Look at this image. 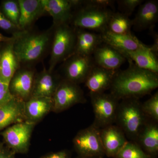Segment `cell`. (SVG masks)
Listing matches in <instances>:
<instances>
[{
	"label": "cell",
	"instance_id": "obj_1",
	"mask_svg": "<svg viewBox=\"0 0 158 158\" xmlns=\"http://www.w3.org/2000/svg\"><path fill=\"white\" fill-rule=\"evenodd\" d=\"M127 69L116 71L110 87V93L121 100L139 99L149 94L158 87V74L138 67L127 60Z\"/></svg>",
	"mask_w": 158,
	"mask_h": 158
},
{
	"label": "cell",
	"instance_id": "obj_2",
	"mask_svg": "<svg viewBox=\"0 0 158 158\" xmlns=\"http://www.w3.org/2000/svg\"><path fill=\"white\" fill-rule=\"evenodd\" d=\"M53 29L45 31L33 29L15 35L14 50L21 66H33L50 52Z\"/></svg>",
	"mask_w": 158,
	"mask_h": 158
},
{
	"label": "cell",
	"instance_id": "obj_3",
	"mask_svg": "<svg viewBox=\"0 0 158 158\" xmlns=\"http://www.w3.org/2000/svg\"><path fill=\"white\" fill-rule=\"evenodd\" d=\"M139 99L121 100L118 104L115 123L130 141H135L138 134L148 120L141 106Z\"/></svg>",
	"mask_w": 158,
	"mask_h": 158
},
{
	"label": "cell",
	"instance_id": "obj_4",
	"mask_svg": "<svg viewBox=\"0 0 158 158\" xmlns=\"http://www.w3.org/2000/svg\"><path fill=\"white\" fill-rule=\"evenodd\" d=\"M114 11L99 7L90 0L81 1L74 12L70 25L77 29L96 31L101 34L107 31L108 22Z\"/></svg>",
	"mask_w": 158,
	"mask_h": 158
},
{
	"label": "cell",
	"instance_id": "obj_5",
	"mask_svg": "<svg viewBox=\"0 0 158 158\" xmlns=\"http://www.w3.org/2000/svg\"><path fill=\"white\" fill-rule=\"evenodd\" d=\"M48 70L54 71L56 66L63 62L74 52L76 43V29L69 24L54 26Z\"/></svg>",
	"mask_w": 158,
	"mask_h": 158
},
{
	"label": "cell",
	"instance_id": "obj_6",
	"mask_svg": "<svg viewBox=\"0 0 158 158\" xmlns=\"http://www.w3.org/2000/svg\"><path fill=\"white\" fill-rule=\"evenodd\" d=\"M90 95L94 115V124L102 129L115 123L120 100L110 93H90Z\"/></svg>",
	"mask_w": 158,
	"mask_h": 158
},
{
	"label": "cell",
	"instance_id": "obj_7",
	"mask_svg": "<svg viewBox=\"0 0 158 158\" xmlns=\"http://www.w3.org/2000/svg\"><path fill=\"white\" fill-rule=\"evenodd\" d=\"M78 156L99 157L105 156L100 137V129L94 123L77 133L73 140Z\"/></svg>",
	"mask_w": 158,
	"mask_h": 158
},
{
	"label": "cell",
	"instance_id": "obj_8",
	"mask_svg": "<svg viewBox=\"0 0 158 158\" xmlns=\"http://www.w3.org/2000/svg\"><path fill=\"white\" fill-rule=\"evenodd\" d=\"M35 123L22 121L12 125L1 133L8 148L14 153H25Z\"/></svg>",
	"mask_w": 158,
	"mask_h": 158
},
{
	"label": "cell",
	"instance_id": "obj_9",
	"mask_svg": "<svg viewBox=\"0 0 158 158\" xmlns=\"http://www.w3.org/2000/svg\"><path fill=\"white\" fill-rule=\"evenodd\" d=\"M53 110L62 112L74 105L86 102L84 91L78 85L62 79L52 97Z\"/></svg>",
	"mask_w": 158,
	"mask_h": 158
},
{
	"label": "cell",
	"instance_id": "obj_10",
	"mask_svg": "<svg viewBox=\"0 0 158 158\" xmlns=\"http://www.w3.org/2000/svg\"><path fill=\"white\" fill-rule=\"evenodd\" d=\"M94 65L92 56L74 54L62 62L64 79L77 85L84 83Z\"/></svg>",
	"mask_w": 158,
	"mask_h": 158
},
{
	"label": "cell",
	"instance_id": "obj_11",
	"mask_svg": "<svg viewBox=\"0 0 158 158\" xmlns=\"http://www.w3.org/2000/svg\"><path fill=\"white\" fill-rule=\"evenodd\" d=\"M36 73L33 66H21L9 84L12 96L24 102L28 100L32 96Z\"/></svg>",
	"mask_w": 158,
	"mask_h": 158
},
{
	"label": "cell",
	"instance_id": "obj_12",
	"mask_svg": "<svg viewBox=\"0 0 158 158\" xmlns=\"http://www.w3.org/2000/svg\"><path fill=\"white\" fill-rule=\"evenodd\" d=\"M79 0H42L46 12L52 18V26L70 25Z\"/></svg>",
	"mask_w": 158,
	"mask_h": 158
},
{
	"label": "cell",
	"instance_id": "obj_13",
	"mask_svg": "<svg viewBox=\"0 0 158 158\" xmlns=\"http://www.w3.org/2000/svg\"><path fill=\"white\" fill-rule=\"evenodd\" d=\"M2 43L0 51V80L9 85L15 73L21 67L14 50L15 37Z\"/></svg>",
	"mask_w": 158,
	"mask_h": 158
},
{
	"label": "cell",
	"instance_id": "obj_14",
	"mask_svg": "<svg viewBox=\"0 0 158 158\" xmlns=\"http://www.w3.org/2000/svg\"><path fill=\"white\" fill-rule=\"evenodd\" d=\"M100 137L105 155L115 158L128 140L124 133L116 125L100 129Z\"/></svg>",
	"mask_w": 158,
	"mask_h": 158
},
{
	"label": "cell",
	"instance_id": "obj_15",
	"mask_svg": "<svg viewBox=\"0 0 158 158\" xmlns=\"http://www.w3.org/2000/svg\"><path fill=\"white\" fill-rule=\"evenodd\" d=\"M132 20L133 27L136 31H153L158 20V1L148 0L139 6Z\"/></svg>",
	"mask_w": 158,
	"mask_h": 158
},
{
	"label": "cell",
	"instance_id": "obj_16",
	"mask_svg": "<svg viewBox=\"0 0 158 158\" xmlns=\"http://www.w3.org/2000/svg\"><path fill=\"white\" fill-rule=\"evenodd\" d=\"M92 57L95 65L116 71L127 60L120 52L104 43L95 49Z\"/></svg>",
	"mask_w": 158,
	"mask_h": 158
},
{
	"label": "cell",
	"instance_id": "obj_17",
	"mask_svg": "<svg viewBox=\"0 0 158 158\" xmlns=\"http://www.w3.org/2000/svg\"><path fill=\"white\" fill-rule=\"evenodd\" d=\"M20 9L19 27L21 31L33 29L40 18L46 15L42 0H18Z\"/></svg>",
	"mask_w": 158,
	"mask_h": 158
},
{
	"label": "cell",
	"instance_id": "obj_18",
	"mask_svg": "<svg viewBox=\"0 0 158 158\" xmlns=\"http://www.w3.org/2000/svg\"><path fill=\"white\" fill-rule=\"evenodd\" d=\"M62 79L55 71H49L44 67L36 73L32 97L52 98Z\"/></svg>",
	"mask_w": 158,
	"mask_h": 158
},
{
	"label": "cell",
	"instance_id": "obj_19",
	"mask_svg": "<svg viewBox=\"0 0 158 158\" xmlns=\"http://www.w3.org/2000/svg\"><path fill=\"white\" fill-rule=\"evenodd\" d=\"M141 149L152 158L158 156L157 122L148 119L138 134L135 141Z\"/></svg>",
	"mask_w": 158,
	"mask_h": 158
},
{
	"label": "cell",
	"instance_id": "obj_20",
	"mask_svg": "<svg viewBox=\"0 0 158 158\" xmlns=\"http://www.w3.org/2000/svg\"><path fill=\"white\" fill-rule=\"evenodd\" d=\"M116 71L95 65L84 83L90 90V93H104L110 89Z\"/></svg>",
	"mask_w": 158,
	"mask_h": 158
},
{
	"label": "cell",
	"instance_id": "obj_21",
	"mask_svg": "<svg viewBox=\"0 0 158 158\" xmlns=\"http://www.w3.org/2000/svg\"><path fill=\"white\" fill-rule=\"evenodd\" d=\"M120 53L127 60L132 61L140 68L158 74V56L150 47L144 44L135 50Z\"/></svg>",
	"mask_w": 158,
	"mask_h": 158
},
{
	"label": "cell",
	"instance_id": "obj_22",
	"mask_svg": "<svg viewBox=\"0 0 158 158\" xmlns=\"http://www.w3.org/2000/svg\"><path fill=\"white\" fill-rule=\"evenodd\" d=\"M53 108L52 98L32 97L25 102V117L27 121L35 123Z\"/></svg>",
	"mask_w": 158,
	"mask_h": 158
},
{
	"label": "cell",
	"instance_id": "obj_23",
	"mask_svg": "<svg viewBox=\"0 0 158 158\" xmlns=\"http://www.w3.org/2000/svg\"><path fill=\"white\" fill-rule=\"evenodd\" d=\"M24 104L25 102L13 97L0 106V130L23 121L25 118Z\"/></svg>",
	"mask_w": 158,
	"mask_h": 158
},
{
	"label": "cell",
	"instance_id": "obj_24",
	"mask_svg": "<svg viewBox=\"0 0 158 158\" xmlns=\"http://www.w3.org/2000/svg\"><path fill=\"white\" fill-rule=\"evenodd\" d=\"M100 34L103 43L110 45L120 52L135 50L144 44L132 34H115L106 31Z\"/></svg>",
	"mask_w": 158,
	"mask_h": 158
},
{
	"label": "cell",
	"instance_id": "obj_25",
	"mask_svg": "<svg viewBox=\"0 0 158 158\" xmlns=\"http://www.w3.org/2000/svg\"><path fill=\"white\" fill-rule=\"evenodd\" d=\"M76 29V43L73 55L92 56L95 49L103 43L101 35L84 29Z\"/></svg>",
	"mask_w": 158,
	"mask_h": 158
},
{
	"label": "cell",
	"instance_id": "obj_26",
	"mask_svg": "<svg viewBox=\"0 0 158 158\" xmlns=\"http://www.w3.org/2000/svg\"><path fill=\"white\" fill-rule=\"evenodd\" d=\"M132 20L120 12H113L108 22L107 31L115 34H132Z\"/></svg>",
	"mask_w": 158,
	"mask_h": 158
},
{
	"label": "cell",
	"instance_id": "obj_27",
	"mask_svg": "<svg viewBox=\"0 0 158 158\" xmlns=\"http://www.w3.org/2000/svg\"><path fill=\"white\" fill-rule=\"evenodd\" d=\"M0 12L19 27L20 9L18 0H3L2 1L0 5Z\"/></svg>",
	"mask_w": 158,
	"mask_h": 158
},
{
	"label": "cell",
	"instance_id": "obj_28",
	"mask_svg": "<svg viewBox=\"0 0 158 158\" xmlns=\"http://www.w3.org/2000/svg\"><path fill=\"white\" fill-rule=\"evenodd\" d=\"M115 158H152L132 141H128Z\"/></svg>",
	"mask_w": 158,
	"mask_h": 158
},
{
	"label": "cell",
	"instance_id": "obj_29",
	"mask_svg": "<svg viewBox=\"0 0 158 158\" xmlns=\"http://www.w3.org/2000/svg\"><path fill=\"white\" fill-rule=\"evenodd\" d=\"M144 115L148 119L158 122V92L141 104Z\"/></svg>",
	"mask_w": 158,
	"mask_h": 158
},
{
	"label": "cell",
	"instance_id": "obj_30",
	"mask_svg": "<svg viewBox=\"0 0 158 158\" xmlns=\"http://www.w3.org/2000/svg\"><path fill=\"white\" fill-rule=\"evenodd\" d=\"M120 12L127 16L131 15L136 8L143 2V0H118L116 1Z\"/></svg>",
	"mask_w": 158,
	"mask_h": 158
},
{
	"label": "cell",
	"instance_id": "obj_31",
	"mask_svg": "<svg viewBox=\"0 0 158 158\" xmlns=\"http://www.w3.org/2000/svg\"><path fill=\"white\" fill-rule=\"evenodd\" d=\"M0 28L2 29L7 33L15 36L22 31L19 28L11 22L5 17L2 12H0Z\"/></svg>",
	"mask_w": 158,
	"mask_h": 158
},
{
	"label": "cell",
	"instance_id": "obj_32",
	"mask_svg": "<svg viewBox=\"0 0 158 158\" xmlns=\"http://www.w3.org/2000/svg\"><path fill=\"white\" fill-rule=\"evenodd\" d=\"M13 98L9 90V85L0 80V106L9 102Z\"/></svg>",
	"mask_w": 158,
	"mask_h": 158
},
{
	"label": "cell",
	"instance_id": "obj_33",
	"mask_svg": "<svg viewBox=\"0 0 158 158\" xmlns=\"http://www.w3.org/2000/svg\"><path fill=\"white\" fill-rule=\"evenodd\" d=\"M41 158H72L70 153L66 150H62L58 152L51 153L44 156Z\"/></svg>",
	"mask_w": 158,
	"mask_h": 158
},
{
	"label": "cell",
	"instance_id": "obj_34",
	"mask_svg": "<svg viewBox=\"0 0 158 158\" xmlns=\"http://www.w3.org/2000/svg\"><path fill=\"white\" fill-rule=\"evenodd\" d=\"M15 153L7 148L4 147L3 144L0 146V158H15Z\"/></svg>",
	"mask_w": 158,
	"mask_h": 158
},
{
	"label": "cell",
	"instance_id": "obj_35",
	"mask_svg": "<svg viewBox=\"0 0 158 158\" xmlns=\"http://www.w3.org/2000/svg\"><path fill=\"white\" fill-rule=\"evenodd\" d=\"M151 34L153 38L154 43L152 46L150 47L151 49L153 52H154L156 55L158 56V35L157 33L153 31H150Z\"/></svg>",
	"mask_w": 158,
	"mask_h": 158
},
{
	"label": "cell",
	"instance_id": "obj_36",
	"mask_svg": "<svg viewBox=\"0 0 158 158\" xmlns=\"http://www.w3.org/2000/svg\"><path fill=\"white\" fill-rule=\"evenodd\" d=\"M13 38V36H11V37H6L0 33V43L7 42L11 40Z\"/></svg>",
	"mask_w": 158,
	"mask_h": 158
},
{
	"label": "cell",
	"instance_id": "obj_37",
	"mask_svg": "<svg viewBox=\"0 0 158 158\" xmlns=\"http://www.w3.org/2000/svg\"><path fill=\"white\" fill-rule=\"evenodd\" d=\"M76 158H103L99 157L85 156H78Z\"/></svg>",
	"mask_w": 158,
	"mask_h": 158
},
{
	"label": "cell",
	"instance_id": "obj_38",
	"mask_svg": "<svg viewBox=\"0 0 158 158\" xmlns=\"http://www.w3.org/2000/svg\"><path fill=\"white\" fill-rule=\"evenodd\" d=\"M1 46H2V43H0V51H1Z\"/></svg>",
	"mask_w": 158,
	"mask_h": 158
},
{
	"label": "cell",
	"instance_id": "obj_39",
	"mask_svg": "<svg viewBox=\"0 0 158 158\" xmlns=\"http://www.w3.org/2000/svg\"><path fill=\"white\" fill-rule=\"evenodd\" d=\"M1 144H1V143H0V146H1Z\"/></svg>",
	"mask_w": 158,
	"mask_h": 158
}]
</instances>
